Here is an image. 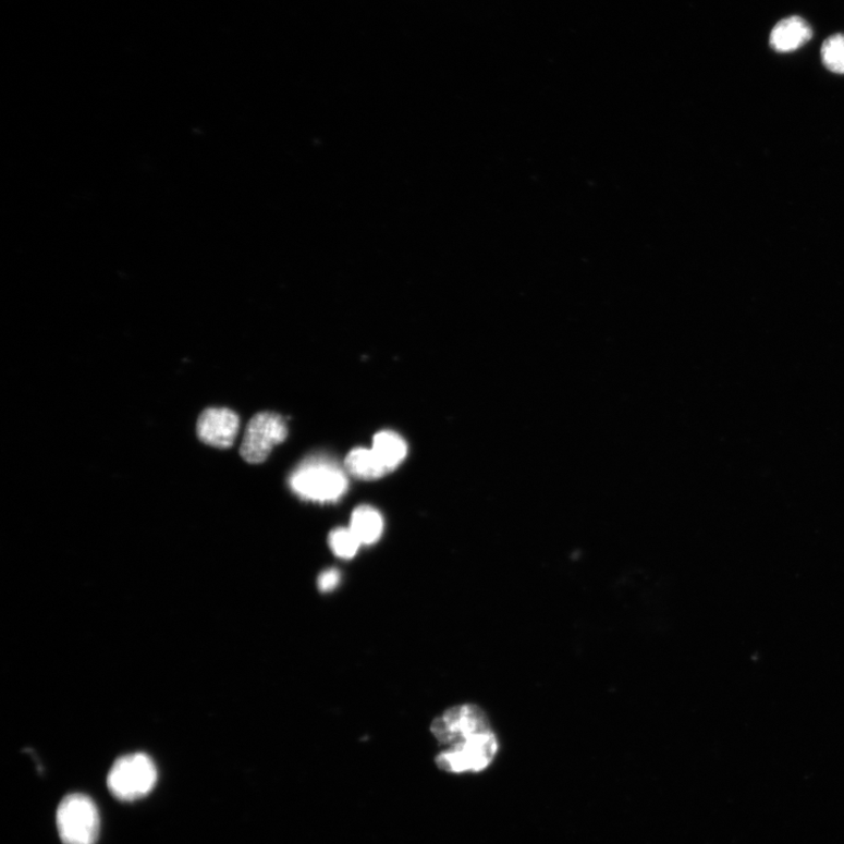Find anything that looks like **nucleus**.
Here are the masks:
<instances>
[{"mask_svg": "<svg viewBox=\"0 0 844 844\" xmlns=\"http://www.w3.org/2000/svg\"><path fill=\"white\" fill-rule=\"evenodd\" d=\"M241 428L238 414L228 407H208L196 423L197 439L207 447L229 450L234 447Z\"/></svg>", "mask_w": 844, "mask_h": 844, "instance_id": "423d86ee", "label": "nucleus"}, {"mask_svg": "<svg viewBox=\"0 0 844 844\" xmlns=\"http://www.w3.org/2000/svg\"><path fill=\"white\" fill-rule=\"evenodd\" d=\"M289 433L286 421L279 413L260 412L252 418L240 448L245 463L258 465L266 462L274 447L282 443Z\"/></svg>", "mask_w": 844, "mask_h": 844, "instance_id": "39448f33", "label": "nucleus"}, {"mask_svg": "<svg viewBox=\"0 0 844 844\" xmlns=\"http://www.w3.org/2000/svg\"><path fill=\"white\" fill-rule=\"evenodd\" d=\"M290 486L303 500L335 502L347 490L345 473L327 458L316 457L303 463L290 478Z\"/></svg>", "mask_w": 844, "mask_h": 844, "instance_id": "f03ea898", "label": "nucleus"}, {"mask_svg": "<svg viewBox=\"0 0 844 844\" xmlns=\"http://www.w3.org/2000/svg\"><path fill=\"white\" fill-rule=\"evenodd\" d=\"M340 582L341 573L337 570H329L319 575L318 588L323 592L332 591L340 585Z\"/></svg>", "mask_w": 844, "mask_h": 844, "instance_id": "ddd939ff", "label": "nucleus"}, {"mask_svg": "<svg viewBox=\"0 0 844 844\" xmlns=\"http://www.w3.org/2000/svg\"><path fill=\"white\" fill-rule=\"evenodd\" d=\"M441 746L438 769L453 775L480 774L496 762L501 744L487 712L477 704L453 706L431 726Z\"/></svg>", "mask_w": 844, "mask_h": 844, "instance_id": "f257e3e1", "label": "nucleus"}, {"mask_svg": "<svg viewBox=\"0 0 844 844\" xmlns=\"http://www.w3.org/2000/svg\"><path fill=\"white\" fill-rule=\"evenodd\" d=\"M157 781L156 763L145 754H134L115 761L107 776V786L118 800L131 803L148 795Z\"/></svg>", "mask_w": 844, "mask_h": 844, "instance_id": "7ed1b4c3", "label": "nucleus"}, {"mask_svg": "<svg viewBox=\"0 0 844 844\" xmlns=\"http://www.w3.org/2000/svg\"><path fill=\"white\" fill-rule=\"evenodd\" d=\"M345 465L347 472L353 475V477L363 480L380 479L383 475L389 473L372 449H356L351 451L346 457Z\"/></svg>", "mask_w": 844, "mask_h": 844, "instance_id": "1a4fd4ad", "label": "nucleus"}, {"mask_svg": "<svg viewBox=\"0 0 844 844\" xmlns=\"http://www.w3.org/2000/svg\"><path fill=\"white\" fill-rule=\"evenodd\" d=\"M350 529L362 545H374L382 535L383 521L380 513L370 505H360L353 512Z\"/></svg>", "mask_w": 844, "mask_h": 844, "instance_id": "6e6552de", "label": "nucleus"}, {"mask_svg": "<svg viewBox=\"0 0 844 844\" xmlns=\"http://www.w3.org/2000/svg\"><path fill=\"white\" fill-rule=\"evenodd\" d=\"M372 450L390 473L404 462L407 444L401 436L382 431L375 437Z\"/></svg>", "mask_w": 844, "mask_h": 844, "instance_id": "9d476101", "label": "nucleus"}, {"mask_svg": "<svg viewBox=\"0 0 844 844\" xmlns=\"http://www.w3.org/2000/svg\"><path fill=\"white\" fill-rule=\"evenodd\" d=\"M329 545L333 554L343 560H351L357 555L360 541L351 529L338 528L331 531Z\"/></svg>", "mask_w": 844, "mask_h": 844, "instance_id": "9b49d317", "label": "nucleus"}, {"mask_svg": "<svg viewBox=\"0 0 844 844\" xmlns=\"http://www.w3.org/2000/svg\"><path fill=\"white\" fill-rule=\"evenodd\" d=\"M57 825L64 844H96L100 831L98 808L84 794L68 795L58 807Z\"/></svg>", "mask_w": 844, "mask_h": 844, "instance_id": "20e7f679", "label": "nucleus"}, {"mask_svg": "<svg viewBox=\"0 0 844 844\" xmlns=\"http://www.w3.org/2000/svg\"><path fill=\"white\" fill-rule=\"evenodd\" d=\"M812 37L810 25L800 17H788L779 22L772 29L770 41L780 53L799 50Z\"/></svg>", "mask_w": 844, "mask_h": 844, "instance_id": "0eeeda50", "label": "nucleus"}, {"mask_svg": "<svg viewBox=\"0 0 844 844\" xmlns=\"http://www.w3.org/2000/svg\"><path fill=\"white\" fill-rule=\"evenodd\" d=\"M821 57L828 70L844 74V35L828 38L822 45Z\"/></svg>", "mask_w": 844, "mask_h": 844, "instance_id": "f8f14e48", "label": "nucleus"}]
</instances>
